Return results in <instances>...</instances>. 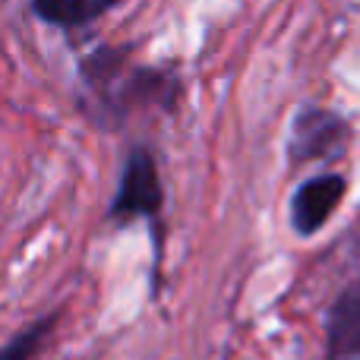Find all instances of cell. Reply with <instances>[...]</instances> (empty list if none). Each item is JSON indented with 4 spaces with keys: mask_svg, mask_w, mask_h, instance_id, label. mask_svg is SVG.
Segmentation results:
<instances>
[{
    "mask_svg": "<svg viewBox=\"0 0 360 360\" xmlns=\"http://www.w3.org/2000/svg\"><path fill=\"white\" fill-rule=\"evenodd\" d=\"M162 205H165V186L162 177H158V165L155 155L143 146L127 155L124 162V174H120V186L114 193V202H111V221L117 224H130L136 218H158L162 215Z\"/></svg>",
    "mask_w": 360,
    "mask_h": 360,
    "instance_id": "cell-3",
    "label": "cell"
},
{
    "mask_svg": "<svg viewBox=\"0 0 360 360\" xmlns=\"http://www.w3.org/2000/svg\"><path fill=\"white\" fill-rule=\"evenodd\" d=\"M79 79L95 127L120 124L136 108H174L180 98V79L174 73L152 67H127V51L120 48L92 51L79 63Z\"/></svg>",
    "mask_w": 360,
    "mask_h": 360,
    "instance_id": "cell-1",
    "label": "cell"
},
{
    "mask_svg": "<svg viewBox=\"0 0 360 360\" xmlns=\"http://www.w3.org/2000/svg\"><path fill=\"white\" fill-rule=\"evenodd\" d=\"M57 323H60V310L48 313V316L35 319L32 326L19 329L16 335H13L10 342L0 348V360H35L38 351H41L44 345L51 342V335H54Z\"/></svg>",
    "mask_w": 360,
    "mask_h": 360,
    "instance_id": "cell-7",
    "label": "cell"
},
{
    "mask_svg": "<svg viewBox=\"0 0 360 360\" xmlns=\"http://www.w3.org/2000/svg\"><path fill=\"white\" fill-rule=\"evenodd\" d=\"M351 143V124L332 108L307 105L297 111L288 136V158L291 165H310V162H332L345 155Z\"/></svg>",
    "mask_w": 360,
    "mask_h": 360,
    "instance_id": "cell-2",
    "label": "cell"
},
{
    "mask_svg": "<svg viewBox=\"0 0 360 360\" xmlns=\"http://www.w3.org/2000/svg\"><path fill=\"white\" fill-rule=\"evenodd\" d=\"M345 193H348V177L335 174V171L304 180L291 196V228L300 237L319 234L342 205Z\"/></svg>",
    "mask_w": 360,
    "mask_h": 360,
    "instance_id": "cell-4",
    "label": "cell"
},
{
    "mask_svg": "<svg viewBox=\"0 0 360 360\" xmlns=\"http://www.w3.org/2000/svg\"><path fill=\"white\" fill-rule=\"evenodd\" d=\"M124 0H32V13L54 29L73 32L98 22L105 13H111Z\"/></svg>",
    "mask_w": 360,
    "mask_h": 360,
    "instance_id": "cell-6",
    "label": "cell"
},
{
    "mask_svg": "<svg viewBox=\"0 0 360 360\" xmlns=\"http://www.w3.org/2000/svg\"><path fill=\"white\" fill-rule=\"evenodd\" d=\"M329 354L332 360H360V278L332 304Z\"/></svg>",
    "mask_w": 360,
    "mask_h": 360,
    "instance_id": "cell-5",
    "label": "cell"
}]
</instances>
